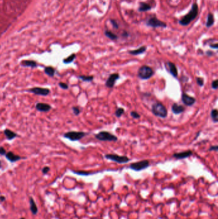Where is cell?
<instances>
[{
    "mask_svg": "<svg viewBox=\"0 0 218 219\" xmlns=\"http://www.w3.org/2000/svg\"><path fill=\"white\" fill-rule=\"evenodd\" d=\"M217 87H218V80H217V79H215V80H214L212 82L211 87H212V89L216 90L217 89Z\"/></svg>",
    "mask_w": 218,
    "mask_h": 219,
    "instance_id": "35",
    "label": "cell"
},
{
    "mask_svg": "<svg viewBox=\"0 0 218 219\" xmlns=\"http://www.w3.org/2000/svg\"><path fill=\"white\" fill-rule=\"evenodd\" d=\"M27 91L35 95H42V96H47L50 93V90L49 89L42 88V87H33V88L27 90Z\"/></svg>",
    "mask_w": 218,
    "mask_h": 219,
    "instance_id": "9",
    "label": "cell"
},
{
    "mask_svg": "<svg viewBox=\"0 0 218 219\" xmlns=\"http://www.w3.org/2000/svg\"><path fill=\"white\" fill-rule=\"evenodd\" d=\"M74 174H78V175H80V176H88V175L92 174L91 172H86V171H83V170H73L72 171Z\"/></svg>",
    "mask_w": 218,
    "mask_h": 219,
    "instance_id": "29",
    "label": "cell"
},
{
    "mask_svg": "<svg viewBox=\"0 0 218 219\" xmlns=\"http://www.w3.org/2000/svg\"><path fill=\"white\" fill-rule=\"evenodd\" d=\"M21 65L23 67H31V68H36L37 67V63L34 60H23L21 62Z\"/></svg>",
    "mask_w": 218,
    "mask_h": 219,
    "instance_id": "18",
    "label": "cell"
},
{
    "mask_svg": "<svg viewBox=\"0 0 218 219\" xmlns=\"http://www.w3.org/2000/svg\"><path fill=\"white\" fill-rule=\"evenodd\" d=\"M147 50V47L146 46H141L140 47H139L138 49H134V50H130L129 51V53L131 54L132 55H139L141 54L144 53L145 51Z\"/></svg>",
    "mask_w": 218,
    "mask_h": 219,
    "instance_id": "19",
    "label": "cell"
},
{
    "mask_svg": "<svg viewBox=\"0 0 218 219\" xmlns=\"http://www.w3.org/2000/svg\"><path fill=\"white\" fill-rule=\"evenodd\" d=\"M72 111H73V113L75 115H78L81 112L80 109H79V107H78V106H73V107H72Z\"/></svg>",
    "mask_w": 218,
    "mask_h": 219,
    "instance_id": "33",
    "label": "cell"
},
{
    "mask_svg": "<svg viewBox=\"0 0 218 219\" xmlns=\"http://www.w3.org/2000/svg\"><path fill=\"white\" fill-rule=\"evenodd\" d=\"M104 35H106V36L108 38H109L110 39L112 40V41H115V40H117V39H118V36H117V35L115 33H113L112 31H111L106 30V31H104Z\"/></svg>",
    "mask_w": 218,
    "mask_h": 219,
    "instance_id": "24",
    "label": "cell"
},
{
    "mask_svg": "<svg viewBox=\"0 0 218 219\" xmlns=\"http://www.w3.org/2000/svg\"><path fill=\"white\" fill-rule=\"evenodd\" d=\"M20 219H25V218H21Z\"/></svg>",
    "mask_w": 218,
    "mask_h": 219,
    "instance_id": "44",
    "label": "cell"
},
{
    "mask_svg": "<svg viewBox=\"0 0 218 219\" xmlns=\"http://www.w3.org/2000/svg\"><path fill=\"white\" fill-rule=\"evenodd\" d=\"M35 108L37 111L40 112H47L51 110L52 107L50 105L44 103H38L35 105Z\"/></svg>",
    "mask_w": 218,
    "mask_h": 219,
    "instance_id": "12",
    "label": "cell"
},
{
    "mask_svg": "<svg viewBox=\"0 0 218 219\" xmlns=\"http://www.w3.org/2000/svg\"><path fill=\"white\" fill-rule=\"evenodd\" d=\"M110 22L112 24V25H113V26L114 28H115V29H118L119 28L118 24V23L116 22V20H115V19H110Z\"/></svg>",
    "mask_w": 218,
    "mask_h": 219,
    "instance_id": "34",
    "label": "cell"
},
{
    "mask_svg": "<svg viewBox=\"0 0 218 219\" xmlns=\"http://www.w3.org/2000/svg\"><path fill=\"white\" fill-rule=\"evenodd\" d=\"M50 170V168H49V167H44V168L42 169V173L44 174H47L48 172H49V171Z\"/></svg>",
    "mask_w": 218,
    "mask_h": 219,
    "instance_id": "36",
    "label": "cell"
},
{
    "mask_svg": "<svg viewBox=\"0 0 218 219\" xmlns=\"http://www.w3.org/2000/svg\"><path fill=\"white\" fill-rule=\"evenodd\" d=\"M196 83L198 85H199L201 87L204 85V79L203 78L197 77L196 78Z\"/></svg>",
    "mask_w": 218,
    "mask_h": 219,
    "instance_id": "30",
    "label": "cell"
},
{
    "mask_svg": "<svg viewBox=\"0 0 218 219\" xmlns=\"http://www.w3.org/2000/svg\"><path fill=\"white\" fill-rule=\"evenodd\" d=\"M44 73L50 77H53L55 74L56 70L54 67L48 66V67H46L45 69H44Z\"/></svg>",
    "mask_w": 218,
    "mask_h": 219,
    "instance_id": "22",
    "label": "cell"
},
{
    "mask_svg": "<svg viewBox=\"0 0 218 219\" xmlns=\"http://www.w3.org/2000/svg\"><path fill=\"white\" fill-rule=\"evenodd\" d=\"M6 158L8 160L9 162H12V163H14L17 162L19 160H21L22 158L21 156H19L17 154H15L12 151H10V152H8L6 153V154L5 155Z\"/></svg>",
    "mask_w": 218,
    "mask_h": 219,
    "instance_id": "14",
    "label": "cell"
},
{
    "mask_svg": "<svg viewBox=\"0 0 218 219\" xmlns=\"http://www.w3.org/2000/svg\"><path fill=\"white\" fill-rule=\"evenodd\" d=\"M209 151H218V146L217 145L216 146H211V147H210L209 149Z\"/></svg>",
    "mask_w": 218,
    "mask_h": 219,
    "instance_id": "37",
    "label": "cell"
},
{
    "mask_svg": "<svg viewBox=\"0 0 218 219\" xmlns=\"http://www.w3.org/2000/svg\"><path fill=\"white\" fill-rule=\"evenodd\" d=\"M76 57V54H74V53L72 54L69 56V57H68L67 58H65L63 60V62L64 63H65V64H68V63H72V62H73L75 60Z\"/></svg>",
    "mask_w": 218,
    "mask_h": 219,
    "instance_id": "27",
    "label": "cell"
},
{
    "mask_svg": "<svg viewBox=\"0 0 218 219\" xmlns=\"http://www.w3.org/2000/svg\"><path fill=\"white\" fill-rule=\"evenodd\" d=\"M120 78V75L118 73H113L110 75L106 80L105 85L108 88H113L114 87L116 81Z\"/></svg>",
    "mask_w": 218,
    "mask_h": 219,
    "instance_id": "10",
    "label": "cell"
},
{
    "mask_svg": "<svg viewBox=\"0 0 218 219\" xmlns=\"http://www.w3.org/2000/svg\"><path fill=\"white\" fill-rule=\"evenodd\" d=\"M95 137L100 141H106V142H116L118 140L115 135L108 131H100L97 134L95 135Z\"/></svg>",
    "mask_w": 218,
    "mask_h": 219,
    "instance_id": "4",
    "label": "cell"
},
{
    "mask_svg": "<svg viewBox=\"0 0 218 219\" xmlns=\"http://www.w3.org/2000/svg\"><path fill=\"white\" fill-rule=\"evenodd\" d=\"M200 132H198V133H197V134H196V137H195V140H196V139L197 138V137H198V136H199V135H200Z\"/></svg>",
    "mask_w": 218,
    "mask_h": 219,
    "instance_id": "42",
    "label": "cell"
},
{
    "mask_svg": "<svg viewBox=\"0 0 218 219\" xmlns=\"http://www.w3.org/2000/svg\"><path fill=\"white\" fill-rule=\"evenodd\" d=\"M198 14V6L196 3H194L192 5L191 9L189 13L180 19L179 24L182 26H187L190 24L193 20H195Z\"/></svg>",
    "mask_w": 218,
    "mask_h": 219,
    "instance_id": "1",
    "label": "cell"
},
{
    "mask_svg": "<svg viewBox=\"0 0 218 219\" xmlns=\"http://www.w3.org/2000/svg\"><path fill=\"white\" fill-rule=\"evenodd\" d=\"M58 85H59V87H60V88L62 89L67 90L68 89V84H67V83H65L60 82L58 83Z\"/></svg>",
    "mask_w": 218,
    "mask_h": 219,
    "instance_id": "32",
    "label": "cell"
},
{
    "mask_svg": "<svg viewBox=\"0 0 218 219\" xmlns=\"http://www.w3.org/2000/svg\"><path fill=\"white\" fill-rule=\"evenodd\" d=\"M211 117L214 122H218V111L216 108L212 109L211 112Z\"/></svg>",
    "mask_w": 218,
    "mask_h": 219,
    "instance_id": "25",
    "label": "cell"
},
{
    "mask_svg": "<svg viewBox=\"0 0 218 219\" xmlns=\"http://www.w3.org/2000/svg\"><path fill=\"white\" fill-rule=\"evenodd\" d=\"M193 152L191 151H184V152H180V153H176L173 154V157L175 158L177 160H182V159H185L190 157L192 156Z\"/></svg>",
    "mask_w": 218,
    "mask_h": 219,
    "instance_id": "13",
    "label": "cell"
},
{
    "mask_svg": "<svg viewBox=\"0 0 218 219\" xmlns=\"http://www.w3.org/2000/svg\"><path fill=\"white\" fill-rule=\"evenodd\" d=\"M1 168H2V163L1 161H0V169H1Z\"/></svg>",
    "mask_w": 218,
    "mask_h": 219,
    "instance_id": "43",
    "label": "cell"
},
{
    "mask_svg": "<svg viewBox=\"0 0 218 219\" xmlns=\"http://www.w3.org/2000/svg\"><path fill=\"white\" fill-rule=\"evenodd\" d=\"M149 165H150V162H149V161L145 160L138 162L132 163V164H131L130 166H129V168L135 171H141L148 168Z\"/></svg>",
    "mask_w": 218,
    "mask_h": 219,
    "instance_id": "7",
    "label": "cell"
},
{
    "mask_svg": "<svg viewBox=\"0 0 218 219\" xmlns=\"http://www.w3.org/2000/svg\"><path fill=\"white\" fill-rule=\"evenodd\" d=\"M152 7L150 5H149L148 4L144 3V2H141L140 3V7L138 8V10L139 12H147L151 10Z\"/></svg>",
    "mask_w": 218,
    "mask_h": 219,
    "instance_id": "20",
    "label": "cell"
},
{
    "mask_svg": "<svg viewBox=\"0 0 218 219\" xmlns=\"http://www.w3.org/2000/svg\"><path fill=\"white\" fill-rule=\"evenodd\" d=\"M210 47H211V48L217 49L218 48V44H217V43H216V44H210Z\"/></svg>",
    "mask_w": 218,
    "mask_h": 219,
    "instance_id": "39",
    "label": "cell"
},
{
    "mask_svg": "<svg viewBox=\"0 0 218 219\" xmlns=\"http://www.w3.org/2000/svg\"><path fill=\"white\" fill-rule=\"evenodd\" d=\"M146 25L152 28H166L167 25L165 23L160 21L159 19L156 17H152L149 18L146 23Z\"/></svg>",
    "mask_w": 218,
    "mask_h": 219,
    "instance_id": "8",
    "label": "cell"
},
{
    "mask_svg": "<svg viewBox=\"0 0 218 219\" xmlns=\"http://www.w3.org/2000/svg\"><path fill=\"white\" fill-rule=\"evenodd\" d=\"M87 133L83 132V131H68V132L64 133L63 137L66 138L70 141H78L80 140L86 136Z\"/></svg>",
    "mask_w": 218,
    "mask_h": 219,
    "instance_id": "5",
    "label": "cell"
},
{
    "mask_svg": "<svg viewBox=\"0 0 218 219\" xmlns=\"http://www.w3.org/2000/svg\"><path fill=\"white\" fill-rule=\"evenodd\" d=\"M3 133L5 135V137L7 138V140H12L15 138L17 137V134L9 129H5L3 131Z\"/></svg>",
    "mask_w": 218,
    "mask_h": 219,
    "instance_id": "17",
    "label": "cell"
},
{
    "mask_svg": "<svg viewBox=\"0 0 218 219\" xmlns=\"http://www.w3.org/2000/svg\"><path fill=\"white\" fill-rule=\"evenodd\" d=\"M152 112L156 116L164 119L167 117L168 111L166 107L161 103L157 102L152 106Z\"/></svg>",
    "mask_w": 218,
    "mask_h": 219,
    "instance_id": "2",
    "label": "cell"
},
{
    "mask_svg": "<svg viewBox=\"0 0 218 219\" xmlns=\"http://www.w3.org/2000/svg\"><path fill=\"white\" fill-rule=\"evenodd\" d=\"M167 63L169 73H170L174 78H177V76H178V70H177V68L175 63L171 62H168Z\"/></svg>",
    "mask_w": 218,
    "mask_h": 219,
    "instance_id": "15",
    "label": "cell"
},
{
    "mask_svg": "<svg viewBox=\"0 0 218 219\" xmlns=\"http://www.w3.org/2000/svg\"><path fill=\"white\" fill-rule=\"evenodd\" d=\"M104 157L105 158L108 159V160L113 161L120 164H126V163H128L130 161V159L126 156H120V155L115 154H107L105 155Z\"/></svg>",
    "mask_w": 218,
    "mask_h": 219,
    "instance_id": "6",
    "label": "cell"
},
{
    "mask_svg": "<svg viewBox=\"0 0 218 219\" xmlns=\"http://www.w3.org/2000/svg\"><path fill=\"white\" fill-rule=\"evenodd\" d=\"M5 200V197L4 196H0V201H1V202L4 201Z\"/></svg>",
    "mask_w": 218,
    "mask_h": 219,
    "instance_id": "41",
    "label": "cell"
},
{
    "mask_svg": "<svg viewBox=\"0 0 218 219\" xmlns=\"http://www.w3.org/2000/svg\"><path fill=\"white\" fill-rule=\"evenodd\" d=\"M131 116L133 119H138L141 117V115L138 112H136V111H131Z\"/></svg>",
    "mask_w": 218,
    "mask_h": 219,
    "instance_id": "31",
    "label": "cell"
},
{
    "mask_svg": "<svg viewBox=\"0 0 218 219\" xmlns=\"http://www.w3.org/2000/svg\"><path fill=\"white\" fill-rule=\"evenodd\" d=\"M214 24V15L212 13H209L207 16V20L206 22V26L207 28L211 27Z\"/></svg>",
    "mask_w": 218,
    "mask_h": 219,
    "instance_id": "23",
    "label": "cell"
},
{
    "mask_svg": "<svg viewBox=\"0 0 218 219\" xmlns=\"http://www.w3.org/2000/svg\"><path fill=\"white\" fill-rule=\"evenodd\" d=\"M206 55H207L208 57H212L214 55V53L211 51H207V52H206Z\"/></svg>",
    "mask_w": 218,
    "mask_h": 219,
    "instance_id": "40",
    "label": "cell"
},
{
    "mask_svg": "<svg viewBox=\"0 0 218 219\" xmlns=\"http://www.w3.org/2000/svg\"><path fill=\"white\" fill-rule=\"evenodd\" d=\"M154 74V71L152 69V67L148 65H143L140 67L138 71V76L141 79L146 80L150 79L153 76Z\"/></svg>",
    "mask_w": 218,
    "mask_h": 219,
    "instance_id": "3",
    "label": "cell"
},
{
    "mask_svg": "<svg viewBox=\"0 0 218 219\" xmlns=\"http://www.w3.org/2000/svg\"><path fill=\"white\" fill-rule=\"evenodd\" d=\"M181 99L184 104L187 106H191L196 103V99L195 97L190 96L185 93H182Z\"/></svg>",
    "mask_w": 218,
    "mask_h": 219,
    "instance_id": "11",
    "label": "cell"
},
{
    "mask_svg": "<svg viewBox=\"0 0 218 219\" xmlns=\"http://www.w3.org/2000/svg\"><path fill=\"white\" fill-rule=\"evenodd\" d=\"M78 78L81 79L82 81H86V82H90L94 80V77L93 76H84V75H81L79 76Z\"/></svg>",
    "mask_w": 218,
    "mask_h": 219,
    "instance_id": "26",
    "label": "cell"
},
{
    "mask_svg": "<svg viewBox=\"0 0 218 219\" xmlns=\"http://www.w3.org/2000/svg\"><path fill=\"white\" fill-rule=\"evenodd\" d=\"M185 110V108L182 105H179L177 103H174L171 106V111L175 115H179L182 113H183Z\"/></svg>",
    "mask_w": 218,
    "mask_h": 219,
    "instance_id": "16",
    "label": "cell"
},
{
    "mask_svg": "<svg viewBox=\"0 0 218 219\" xmlns=\"http://www.w3.org/2000/svg\"><path fill=\"white\" fill-rule=\"evenodd\" d=\"M30 210L31 213L33 215L37 214L38 213V208L37 205H36V203L34 201L32 197L30 198Z\"/></svg>",
    "mask_w": 218,
    "mask_h": 219,
    "instance_id": "21",
    "label": "cell"
},
{
    "mask_svg": "<svg viewBox=\"0 0 218 219\" xmlns=\"http://www.w3.org/2000/svg\"><path fill=\"white\" fill-rule=\"evenodd\" d=\"M124 112H125V110L123 108H117L116 110L115 111V115L116 117L120 118L124 114Z\"/></svg>",
    "mask_w": 218,
    "mask_h": 219,
    "instance_id": "28",
    "label": "cell"
},
{
    "mask_svg": "<svg viewBox=\"0 0 218 219\" xmlns=\"http://www.w3.org/2000/svg\"><path fill=\"white\" fill-rule=\"evenodd\" d=\"M7 153L5 149L3 147L0 146V154L1 155H5Z\"/></svg>",
    "mask_w": 218,
    "mask_h": 219,
    "instance_id": "38",
    "label": "cell"
}]
</instances>
